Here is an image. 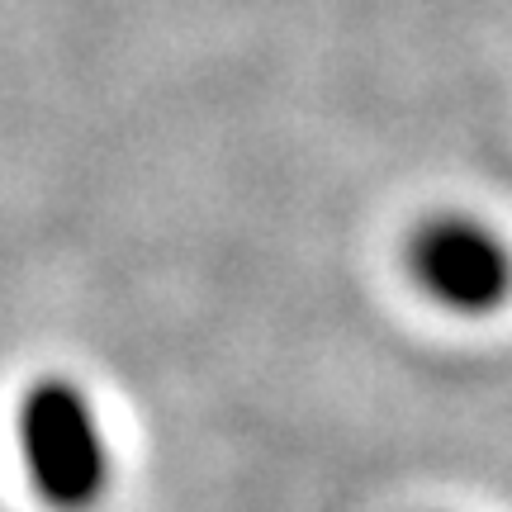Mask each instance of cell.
Here are the masks:
<instances>
[{"mask_svg":"<svg viewBox=\"0 0 512 512\" xmlns=\"http://www.w3.org/2000/svg\"><path fill=\"white\" fill-rule=\"evenodd\" d=\"M19 465L29 489L53 512H91L110 489V451L86 389L62 375H43L15 408Z\"/></svg>","mask_w":512,"mask_h":512,"instance_id":"obj_1","label":"cell"},{"mask_svg":"<svg viewBox=\"0 0 512 512\" xmlns=\"http://www.w3.org/2000/svg\"><path fill=\"white\" fill-rule=\"evenodd\" d=\"M403 266L451 313H494L512 294V247L475 214H432L403 242Z\"/></svg>","mask_w":512,"mask_h":512,"instance_id":"obj_2","label":"cell"}]
</instances>
